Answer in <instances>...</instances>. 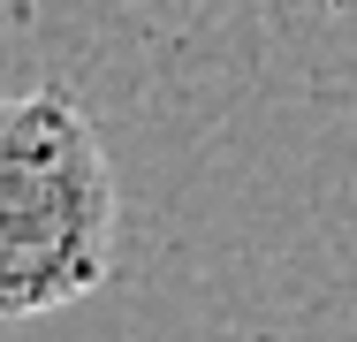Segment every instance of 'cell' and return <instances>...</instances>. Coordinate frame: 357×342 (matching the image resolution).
Segmentation results:
<instances>
[{
    "label": "cell",
    "instance_id": "1",
    "mask_svg": "<svg viewBox=\"0 0 357 342\" xmlns=\"http://www.w3.org/2000/svg\"><path fill=\"white\" fill-rule=\"evenodd\" d=\"M122 183L61 84L0 99V327L46 320L114 274Z\"/></svg>",
    "mask_w": 357,
    "mask_h": 342
}]
</instances>
